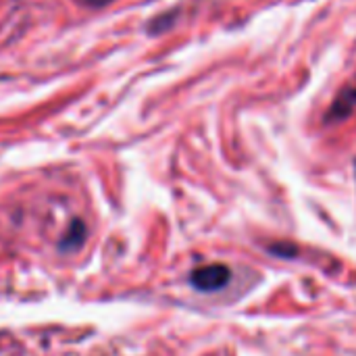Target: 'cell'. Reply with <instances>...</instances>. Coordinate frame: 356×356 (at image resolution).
I'll use <instances>...</instances> for the list:
<instances>
[{"mask_svg": "<svg viewBox=\"0 0 356 356\" xmlns=\"http://www.w3.org/2000/svg\"><path fill=\"white\" fill-rule=\"evenodd\" d=\"M229 282H232V269L223 263L204 265V267H198L190 273L192 288L198 292H204V294L219 292V290L227 288Z\"/></svg>", "mask_w": 356, "mask_h": 356, "instance_id": "cell-1", "label": "cell"}, {"mask_svg": "<svg viewBox=\"0 0 356 356\" xmlns=\"http://www.w3.org/2000/svg\"><path fill=\"white\" fill-rule=\"evenodd\" d=\"M86 238H88V227L81 219H71L65 236L60 238L58 242V252H65V254H71V252H77L83 244H86Z\"/></svg>", "mask_w": 356, "mask_h": 356, "instance_id": "cell-3", "label": "cell"}, {"mask_svg": "<svg viewBox=\"0 0 356 356\" xmlns=\"http://www.w3.org/2000/svg\"><path fill=\"white\" fill-rule=\"evenodd\" d=\"M177 8H173V10H167V13H161V15H156L148 25H146V29H148V33L150 35H159V33H165V31H169L173 25H175V21H177Z\"/></svg>", "mask_w": 356, "mask_h": 356, "instance_id": "cell-4", "label": "cell"}, {"mask_svg": "<svg viewBox=\"0 0 356 356\" xmlns=\"http://www.w3.org/2000/svg\"><path fill=\"white\" fill-rule=\"evenodd\" d=\"M267 250H269V254H273L277 259H296V254H298V246L292 242H286V240L267 246Z\"/></svg>", "mask_w": 356, "mask_h": 356, "instance_id": "cell-5", "label": "cell"}, {"mask_svg": "<svg viewBox=\"0 0 356 356\" xmlns=\"http://www.w3.org/2000/svg\"><path fill=\"white\" fill-rule=\"evenodd\" d=\"M355 177H356V159H355Z\"/></svg>", "mask_w": 356, "mask_h": 356, "instance_id": "cell-7", "label": "cell"}, {"mask_svg": "<svg viewBox=\"0 0 356 356\" xmlns=\"http://www.w3.org/2000/svg\"><path fill=\"white\" fill-rule=\"evenodd\" d=\"M79 2L86 4V6H90V8H102V6H106V4H111L115 0H79Z\"/></svg>", "mask_w": 356, "mask_h": 356, "instance_id": "cell-6", "label": "cell"}, {"mask_svg": "<svg viewBox=\"0 0 356 356\" xmlns=\"http://www.w3.org/2000/svg\"><path fill=\"white\" fill-rule=\"evenodd\" d=\"M356 111V75L353 83H348L346 88H342L338 92V96L334 98L332 106L325 113V125H336L346 121L353 113Z\"/></svg>", "mask_w": 356, "mask_h": 356, "instance_id": "cell-2", "label": "cell"}]
</instances>
